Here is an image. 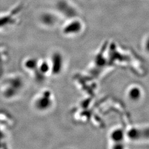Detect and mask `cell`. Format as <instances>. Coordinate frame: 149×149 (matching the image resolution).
Wrapping results in <instances>:
<instances>
[{"instance_id":"ba28073f","label":"cell","mask_w":149,"mask_h":149,"mask_svg":"<svg viewBox=\"0 0 149 149\" xmlns=\"http://www.w3.org/2000/svg\"><path fill=\"white\" fill-rule=\"evenodd\" d=\"M143 47L144 49V51L146 53L149 54V35L147 36L145 38L143 43Z\"/></svg>"},{"instance_id":"5b68a950","label":"cell","mask_w":149,"mask_h":149,"mask_svg":"<svg viewBox=\"0 0 149 149\" xmlns=\"http://www.w3.org/2000/svg\"><path fill=\"white\" fill-rule=\"evenodd\" d=\"M39 61L36 57H28L23 61L22 66L26 71L33 75L37 69Z\"/></svg>"},{"instance_id":"6da1fadb","label":"cell","mask_w":149,"mask_h":149,"mask_svg":"<svg viewBox=\"0 0 149 149\" xmlns=\"http://www.w3.org/2000/svg\"><path fill=\"white\" fill-rule=\"evenodd\" d=\"M26 87L24 77L18 73L10 74L0 84V95L7 101L16 100L21 96Z\"/></svg>"},{"instance_id":"52a82bcc","label":"cell","mask_w":149,"mask_h":149,"mask_svg":"<svg viewBox=\"0 0 149 149\" xmlns=\"http://www.w3.org/2000/svg\"><path fill=\"white\" fill-rule=\"evenodd\" d=\"M8 53L5 48L0 46V77L3 74V69L7 63Z\"/></svg>"},{"instance_id":"3957f363","label":"cell","mask_w":149,"mask_h":149,"mask_svg":"<svg viewBox=\"0 0 149 149\" xmlns=\"http://www.w3.org/2000/svg\"><path fill=\"white\" fill-rule=\"evenodd\" d=\"M126 96L129 101L134 103H138L144 97V90L138 85H132L128 87L126 92Z\"/></svg>"},{"instance_id":"7a4b0ae2","label":"cell","mask_w":149,"mask_h":149,"mask_svg":"<svg viewBox=\"0 0 149 149\" xmlns=\"http://www.w3.org/2000/svg\"><path fill=\"white\" fill-rule=\"evenodd\" d=\"M52 93L48 90L43 91L37 94L32 101L34 109L39 112H45L50 109L53 106Z\"/></svg>"},{"instance_id":"8992f818","label":"cell","mask_w":149,"mask_h":149,"mask_svg":"<svg viewBox=\"0 0 149 149\" xmlns=\"http://www.w3.org/2000/svg\"><path fill=\"white\" fill-rule=\"evenodd\" d=\"M126 136V132L122 128L114 129L110 133V139L114 144H123Z\"/></svg>"},{"instance_id":"277c9868","label":"cell","mask_w":149,"mask_h":149,"mask_svg":"<svg viewBox=\"0 0 149 149\" xmlns=\"http://www.w3.org/2000/svg\"><path fill=\"white\" fill-rule=\"evenodd\" d=\"M49 61L51 65V73L53 74H59L64 68L63 55L59 53L55 52L52 54Z\"/></svg>"}]
</instances>
